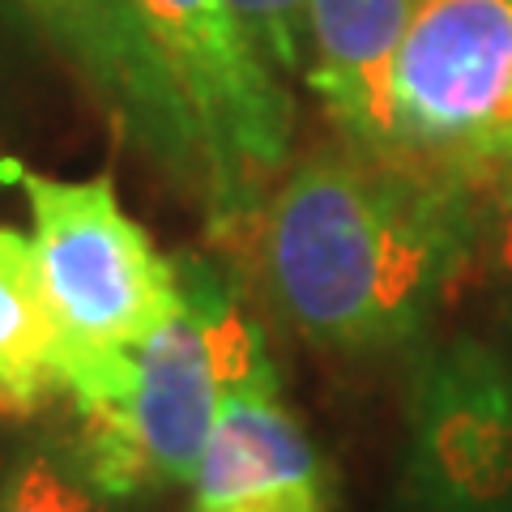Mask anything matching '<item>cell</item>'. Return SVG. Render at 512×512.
Wrapping results in <instances>:
<instances>
[{"instance_id":"52a82bcc","label":"cell","mask_w":512,"mask_h":512,"mask_svg":"<svg viewBox=\"0 0 512 512\" xmlns=\"http://www.w3.org/2000/svg\"><path fill=\"white\" fill-rule=\"evenodd\" d=\"M26 26L146 163L188 197L205 201L201 128L133 0H13Z\"/></svg>"},{"instance_id":"8fae6325","label":"cell","mask_w":512,"mask_h":512,"mask_svg":"<svg viewBox=\"0 0 512 512\" xmlns=\"http://www.w3.org/2000/svg\"><path fill=\"white\" fill-rule=\"evenodd\" d=\"M73 453L26 448L0 474V512H103Z\"/></svg>"},{"instance_id":"5b68a950","label":"cell","mask_w":512,"mask_h":512,"mask_svg":"<svg viewBox=\"0 0 512 512\" xmlns=\"http://www.w3.org/2000/svg\"><path fill=\"white\" fill-rule=\"evenodd\" d=\"M133 9L201 128L205 218L214 235L248 231L291 158V94L227 0H133Z\"/></svg>"},{"instance_id":"8992f818","label":"cell","mask_w":512,"mask_h":512,"mask_svg":"<svg viewBox=\"0 0 512 512\" xmlns=\"http://www.w3.org/2000/svg\"><path fill=\"white\" fill-rule=\"evenodd\" d=\"M393 512H512V363L504 350L453 338L423 355Z\"/></svg>"},{"instance_id":"7a4b0ae2","label":"cell","mask_w":512,"mask_h":512,"mask_svg":"<svg viewBox=\"0 0 512 512\" xmlns=\"http://www.w3.org/2000/svg\"><path fill=\"white\" fill-rule=\"evenodd\" d=\"M35 218V252L64 338V393L73 414L128 402L137 350L180 312V269L124 214L111 175L56 180L0 158Z\"/></svg>"},{"instance_id":"3957f363","label":"cell","mask_w":512,"mask_h":512,"mask_svg":"<svg viewBox=\"0 0 512 512\" xmlns=\"http://www.w3.org/2000/svg\"><path fill=\"white\" fill-rule=\"evenodd\" d=\"M180 312L137 350L128 402L77 414L73 461L86 483L128 500L192 487L222 402L269 367V346L231 278L205 256H180Z\"/></svg>"},{"instance_id":"7c38bea8","label":"cell","mask_w":512,"mask_h":512,"mask_svg":"<svg viewBox=\"0 0 512 512\" xmlns=\"http://www.w3.org/2000/svg\"><path fill=\"white\" fill-rule=\"evenodd\" d=\"M235 9L244 35L261 52V60L286 77H308L312 64V30H308V0H227Z\"/></svg>"},{"instance_id":"277c9868","label":"cell","mask_w":512,"mask_h":512,"mask_svg":"<svg viewBox=\"0 0 512 512\" xmlns=\"http://www.w3.org/2000/svg\"><path fill=\"white\" fill-rule=\"evenodd\" d=\"M376 154L478 188L512 167V0L414 5Z\"/></svg>"},{"instance_id":"ba28073f","label":"cell","mask_w":512,"mask_h":512,"mask_svg":"<svg viewBox=\"0 0 512 512\" xmlns=\"http://www.w3.org/2000/svg\"><path fill=\"white\" fill-rule=\"evenodd\" d=\"M184 512H338L333 474L286 406L274 363L222 402Z\"/></svg>"},{"instance_id":"6da1fadb","label":"cell","mask_w":512,"mask_h":512,"mask_svg":"<svg viewBox=\"0 0 512 512\" xmlns=\"http://www.w3.org/2000/svg\"><path fill=\"white\" fill-rule=\"evenodd\" d=\"M478 184L363 150H320L261 214L265 286L333 355L414 346L474 256Z\"/></svg>"},{"instance_id":"9c48e42d","label":"cell","mask_w":512,"mask_h":512,"mask_svg":"<svg viewBox=\"0 0 512 512\" xmlns=\"http://www.w3.org/2000/svg\"><path fill=\"white\" fill-rule=\"evenodd\" d=\"M414 0H308V86L350 150L376 154L389 116V69Z\"/></svg>"},{"instance_id":"5bb4252c","label":"cell","mask_w":512,"mask_h":512,"mask_svg":"<svg viewBox=\"0 0 512 512\" xmlns=\"http://www.w3.org/2000/svg\"><path fill=\"white\" fill-rule=\"evenodd\" d=\"M13 30H30V26H26L22 13L13 9V0H0V52H5V43H9Z\"/></svg>"},{"instance_id":"9a60e30c","label":"cell","mask_w":512,"mask_h":512,"mask_svg":"<svg viewBox=\"0 0 512 512\" xmlns=\"http://www.w3.org/2000/svg\"><path fill=\"white\" fill-rule=\"evenodd\" d=\"M414 5H419V0H414Z\"/></svg>"},{"instance_id":"30bf717a","label":"cell","mask_w":512,"mask_h":512,"mask_svg":"<svg viewBox=\"0 0 512 512\" xmlns=\"http://www.w3.org/2000/svg\"><path fill=\"white\" fill-rule=\"evenodd\" d=\"M64 393V338L35 239L0 227V414H39Z\"/></svg>"},{"instance_id":"4fadbf2b","label":"cell","mask_w":512,"mask_h":512,"mask_svg":"<svg viewBox=\"0 0 512 512\" xmlns=\"http://www.w3.org/2000/svg\"><path fill=\"white\" fill-rule=\"evenodd\" d=\"M474 252L483 256L487 282L495 286L504 312H512V167L478 188Z\"/></svg>"}]
</instances>
